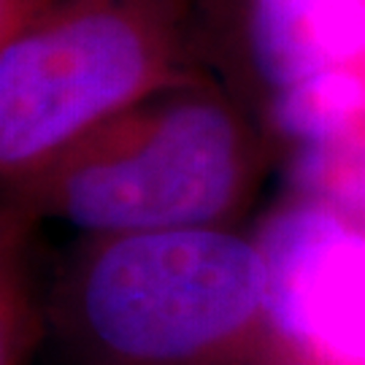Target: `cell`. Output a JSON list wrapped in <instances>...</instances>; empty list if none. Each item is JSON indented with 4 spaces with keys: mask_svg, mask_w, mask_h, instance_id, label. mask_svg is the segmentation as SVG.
Instances as JSON below:
<instances>
[{
    "mask_svg": "<svg viewBox=\"0 0 365 365\" xmlns=\"http://www.w3.org/2000/svg\"><path fill=\"white\" fill-rule=\"evenodd\" d=\"M233 182L230 119L214 106H182L135 152L76 170L66 209L92 230H176L220 214Z\"/></svg>",
    "mask_w": 365,
    "mask_h": 365,
    "instance_id": "cell-3",
    "label": "cell"
},
{
    "mask_svg": "<svg viewBox=\"0 0 365 365\" xmlns=\"http://www.w3.org/2000/svg\"><path fill=\"white\" fill-rule=\"evenodd\" d=\"M260 255L274 325L339 365H365V235L309 206L282 214Z\"/></svg>",
    "mask_w": 365,
    "mask_h": 365,
    "instance_id": "cell-4",
    "label": "cell"
},
{
    "mask_svg": "<svg viewBox=\"0 0 365 365\" xmlns=\"http://www.w3.org/2000/svg\"><path fill=\"white\" fill-rule=\"evenodd\" d=\"M249 43L276 87L354 66L365 60V0H255Z\"/></svg>",
    "mask_w": 365,
    "mask_h": 365,
    "instance_id": "cell-5",
    "label": "cell"
},
{
    "mask_svg": "<svg viewBox=\"0 0 365 365\" xmlns=\"http://www.w3.org/2000/svg\"><path fill=\"white\" fill-rule=\"evenodd\" d=\"M298 182L339 209L365 214V138L317 141L298 163Z\"/></svg>",
    "mask_w": 365,
    "mask_h": 365,
    "instance_id": "cell-7",
    "label": "cell"
},
{
    "mask_svg": "<svg viewBox=\"0 0 365 365\" xmlns=\"http://www.w3.org/2000/svg\"><path fill=\"white\" fill-rule=\"evenodd\" d=\"M144 27L87 9L16 36L0 54V160L19 165L128 101L149 76Z\"/></svg>",
    "mask_w": 365,
    "mask_h": 365,
    "instance_id": "cell-2",
    "label": "cell"
},
{
    "mask_svg": "<svg viewBox=\"0 0 365 365\" xmlns=\"http://www.w3.org/2000/svg\"><path fill=\"white\" fill-rule=\"evenodd\" d=\"M365 117V76L352 66L330 68L282 90L276 101V122L309 144L349 135Z\"/></svg>",
    "mask_w": 365,
    "mask_h": 365,
    "instance_id": "cell-6",
    "label": "cell"
},
{
    "mask_svg": "<svg viewBox=\"0 0 365 365\" xmlns=\"http://www.w3.org/2000/svg\"><path fill=\"white\" fill-rule=\"evenodd\" d=\"M265 300L260 249L209 230H152L117 241L87 279L84 309L106 346L176 360L249 322Z\"/></svg>",
    "mask_w": 365,
    "mask_h": 365,
    "instance_id": "cell-1",
    "label": "cell"
}]
</instances>
